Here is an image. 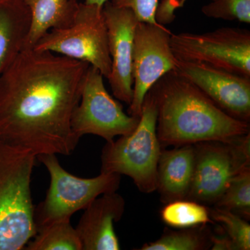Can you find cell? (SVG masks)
Listing matches in <instances>:
<instances>
[{
	"mask_svg": "<svg viewBox=\"0 0 250 250\" xmlns=\"http://www.w3.org/2000/svg\"><path fill=\"white\" fill-rule=\"evenodd\" d=\"M86 62L24 47L0 77V141L36 156L70 155Z\"/></svg>",
	"mask_w": 250,
	"mask_h": 250,
	"instance_id": "6da1fadb",
	"label": "cell"
},
{
	"mask_svg": "<svg viewBox=\"0 0 250 250\" xmlns=\"http://www.w3.org/2000/svg\"><path fill=\"white\" fill-rule=\"evenodd\" d=\"M157 108L156 133L162 148L206 141L229 142L250 133V123L225 113L177 72H167L152 88Z\"/></svg>",
	"mask_w": 250,
	"mask_h": 250,
	"instance_id": "7a4b0ae2",
	"label": "cell"
},
{
	"mask_svg": "<svg viewBox=\"0 0 250 250\" xmlns=\"http://www.w3.org/2000/svg\"><path fill=\"white\" fill-rule=\"evenodd\" d=\"M36 158L0 141V250L24 249L37 233L31 191Z\"/></svg>",
	"mask_w": 250,
	"mask_h": 250,
	"instance_id": "3957f363",
	"label": "cell"
},
{
	"mask_svg": "<svg viewBox=\"0 0 250 250\" xmlns=\"http://www.w3.org/2000/svg\"><path fill=\"white\" fill-rule=\"evenodd\" d=\"M157 108L152 90L146 95L140 121L131 134L106 142L101 155V172L132 179L141 192L156 189V170L161 146L156 133Z\"/></svg>",
	"mask_w": 250,
	"mask_h": 250,
	"instance_id": "277c9868",
	"label": "cell"
},
{
	"mask_svg": "<svg viewBox=\"0 0 250 250\" xmlns=\"http://www.w3.org/2000/svg\"><path fill=\"white\" fill-rule=\"evenodd\" d=\"M50 177V185L43 201L34 207L36 229L62 219L70 218L78 210L85 209L94 200L116 192L121 175L103 173L93 178H81L67 172L61 166L56 154L37 156Z\"/></svg>",
	"mask_w": 250,
	"mask_h": 250,
	"instance_id": "5b68a950",
	"label": "cell"
},
{
	"mask_svg": "<svg viewBox=\"0 0 250 250\" xmlns=\"http://www.w3.org/2000/svg\"><path fill=\"white\" fill-rule=\"evenodd\" d=\"M103 9V6L80 3L71 24L49 31L33 49L88 62L108 79L111 59Z\"/></svg>",
	"mask_w": 250,
	"mask_h": 250,
	"instance_id": "8992f818",
	"label": "cell"
},
{
	"mask_svg": "<svg viewBox=\"0 0 250 250\" xmlns=\"http://www.w3.org/2000/svg\"><path fill=\"white\" fill-rule=\"evenodd\" d=\"M195 163L188 200L215 205L231 179L250 166V133L229 142L194 144Z\"/></svg>",
	"mask_w": 250,
	"mask_h": 250,
	"instance_id": "52a82bcc",
	"label": "cell"
},
{
	"mask_svg": "<svg viewBox=\"0 0 250 250\" xmlns=\"http://www.w3.org/2000/svg\"><path fill=\"white\" fill-rule=\"evenodd\" d=\"M170 46L176 58L202 62L250 78V31L223 27L204 34H172Z\"/></svg>",
	"mask_w": 250,
	"mask_h": 250,
	"instance_id": "ba28073f",
	"label": "cell"
},
{
	"mask_svg": "<svg viewBox=\"0 0 250 250\" xmlns=\"http://www.w3.org/2000/svg\"><path fill=\"white\" fill-rule=\"evenodd\" d=\"M103 77L90 65L71 118L72 133L79 141L84 135L93 134L111 142L116 136L131 134L139 124L140 117L125 113L121 104L108 93Z\"/></svg>",
	"mask_w": 250,
	"mask_h": 250,
	"instance_id": "9c48e42d",
	"label": "cell"
},
{
	"mask_svg": "<svg viewBox=\"0 0 250 250\" xmlns=\"http://www.w3.org/2000/svg\"><path fill=\"white\" fill-rule=\"evenodd\" d=\"M172 33L159 23L139 22L133 47V98L130 116H141L146 95L159 79L175 70L177 59L170 46Z\"/></svg>",
	"mask_w": 250,
	"mask_h": 250,
	"instance_id": "30bf717a",
	"label": "cell"
},
{
	"mask_svg": "<svg viewBox=\"0 0 250 250\" xmlns=\"http://www.w3.org/2000/svg\"><path fill=\"white\" fill-rule=\"evenodd\" d=\"M197 87L225 113L250 121V78L202 62L177 59L175 70Z\"/></svg>",
	"mask_w": 250,
	"mask_h": 250,
	"instance_id": "8fae6325",
	"label": "cell"
},
{
	"mask_svg": "<svg viewBox=\"0 0 250 250\" xmlns=\"http://www.w3.org/2000/svg\"><path fill=\"white\" fill-rule=\"evenodd\" d=\"M103 11L111 59V72L107 80L113 96L129 105L133 98L134 33L139 21L131 9L115 6L109 0Z\"/></svg>",
	"mask_w": 250,
	"mask_h": 250,
	"instance_id": "7c38bea8",
	"label": "cell"
},
{
	"mask_svg": "<svg viewBox=\"0 0 250 250\" xmlns=\"http://www.w3.org/2000/svg\"><path fill=\"white\" fill-rule=\"evenodd\" d=\"M125 200L116 192L103 194L94 200L81 217L76 229L82 250H119L114 223L124 215Z\"/></svg>",
	"mask_w": 250,
	"mask_h": 250,
	"instance_id": "4fadbf2b",
	"label": "cell"
},
{
	"mask_svg": "<svg viewBox=\"0 0 250 250\" xmlns=\"http://www.w3.org/2000/svg\"><path fill=\"white\" fill-rule=\"evenodd\" d=\"M195 146L188 144L170 149L162 148L157 170L156 191L164 204L187 199L191 187Z\"/></svg>",
	"mask_w": 250,
	"mask_h": 250,
	"instance_id": "5bb4252c",
	"label": "cell"
},
{
	"mask_svg": "<svg viewBox=\"0 0 250 250\" xmlns=\"http://www.w3.org/2000/svg\"><path fill=\"white\" fill-rule=\"evenodd\" d=\"M30 26V12L21 0H0V77L24 48Z\"/></svg>",
	"mask_w": 250,
	"mask_h": 250,
	"instance_id": "9a60e30c",
	"label": "cell"
},
{
	"mask_svg": "<svg viewBox=\"0 0 250 250\" xmlns=\"http://www.w3.org/2000/svg\"><path fill=\"white\" fill-rule=\"evenodd\" d=\"M29 9L31 26L26 48H33L46 33L71 24L78 9V0H21Z\"/></svg>",
	"mask_w": 250,
	"mask_h": 250,
	"instance_id": "2e32d148",
	"label": "cell"
},
{
	"mask_svg": "<svg viewBox=\"0 0 250 250\" xmlns=\"http://www.w3.org/2000/svg\"><path fill=\"white\" fill-rule=\"evenodd\" d=\"M212 232L208 225L170 230L166 229L155 241L145 243L141 250H206L211 247Z\"/></svg>",
	"mask_w": 250,
	"mask_h": 250,
	"instance_id": "e0dca14e",
	"label": "cell"
},
{
	"mask_svg": "<svg viewBox=\"0 0 250 250\" xmlns=\"http://www.w3.org/2000/svg\"><path fill=\"white\" fill-rule=\"evenodd\" d=\"M27 250H82V243L70 218L62 219L39 229Z\"/></svg>",
	"mask_w": 250,
	"mask_h": 250,
	"instance_id": "ac0fdd59",
	"label": "cell"
},
{
	"mask_svg": "<svg viewBox=\"0 0 250 250\" xmlns=\"http://www.w3.org/2000/svg\"><path fill=\"white\" fill-rule=\"evenodd\" d=\"M160 216L166 225L174 229L195 228L215 223L210 218L208 206L188 199L165 204Z\"/></svg>",
	"mask_w": 250,
	"mask_h": 250,
	"instance_id": "d6986e66",
	"label": "cell"
},
{
	"mask_svg": "<svg viewBox=\"0 0 250 250\" xmlns=\"http://www.w3.org/2000/svg\"><path fill=\"white\" fill-rule=\"evenodd\" d=\"M214 207L232 211L246 220L250 218V166L230 181Z\"/></svg>",
	"mask_w": 250,
	"mask_h": 250,
	"instance_id": "ffe728a7",
	"label": "cell"
},
{
	"mask_svg": "<svg viewBox=\"0 0 250 250\" xmlns=\"http://www.w3.org/2000/svg\"><path fill=\"white\" fill-rule=\"evenodd\" d=\"M209 210L210 218L221 225L238 250H250V225L248 220L232 211L218 207L209 208Z\"/></svg>",
	"mask_w": 250,
	"mask_h": 250,
	"instance_id": "44dd1931",
	"label": "cell"
},
{
	"mask_svg": "<svg viewBox=\"0 0 250 250\" xmlns=\"http://www.w3.org/2000/svg\"><path fill=\"white\" fill-rule=\"evenodd\" d=\"M207 17L250 23V0H211L202 8Z\"/></svg>",
	"mask_w": 250,
	"mask_h": 250,
	"instance_id": "7402d4cb",
	"label": "cell"
},
{
	"mask_svg": "<svg viewBox=\"0 0 250 250\" xmlns=\"http://www.w3.org/2000/svg\"><path fill=\"white\" fill-rule=\"evenodd\" d=\"M110 1L115 6L131 9L139 22L157 23L156 13L159 0H111Z\"/></svg>",
	"mask_w": 250,
	"mask_h": 250,
	"instance_id": "603a6c76",
	"label": "cell"
},
{
	"mask_svg": "<svg viewBox=\"0 0 250 250\" xmlns=\"http://www.w3.org/2000/svg\"><path fill=\"white\" fill-rule=\"evenodd\" d=\"M187 0H161L156 13V22L162 25L171 24L176 18L175 12L183 7Z\"/></svg>",
	"mask_w": 250,
	"mask_h": 250,
	"instance_id": "cb8c5ba5",
	"label": "cell"
},
{
	"mask_svg": "<svg viewBox=\"0 0 250 250\" xmlns=\"http://www.w3.org/2000/svg\"><path fill=\"white\" fill-rule=\"evenodd\" d=\"M220 233L215 235L212 233L211 247L213 250H238L235 243L229 236L225 233L223 229L220 228Z\"/></svg>",
	"mask_w": 250,
	"mask_h": 250,
	"instance_id": "d4e9b609",
	"label": "cell"
},
{
	"mask_svg": "<svg viewBox=\"0 0 250 250\" xmlns=\"http://www.w3.org/2000/svg\"><path fill=\"white\" fill-rule=\"evenodd\" d=\"M108 0H85V4L97 5L99 6H103Z\"/></svg>",
	"mask_w": 250,
	"mask_h": 250,
	"instance_id": "484cf974",
	"label": "cell"
}]
</instances>
